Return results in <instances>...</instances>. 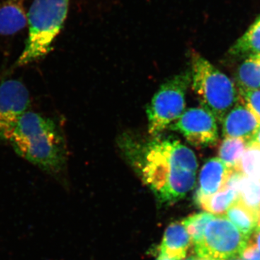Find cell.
<instances>
[{
  "mask_svg": "<svg viewBox=\"0 0 260 260\" xmlns=\"http://www.w3.org/2000/svg\"><path fill=\"white\" fill-rule=\"evenodd\" d=\"M246 150L247 145L244 140L225 138L219 147L218 158L231 169H243L242 157Z\"/></svg>",
  "mask_w": 260,
  "mask_h": 260,
  "instance_id": "cell-17",
  "label": "cell"
},
{
  "mask_svg": "<svg viewBox=\"0 0 260 260\" xmlns=\"http://www.w3.org/2000/svg\"><path fill=\"white\" fill-rule=\"evenodd\" d=\"M169 128L179 132L198 148L213 146L218 140V121L211 112L201 107L184 111Z\"/></svg>",
  "mask_w": 260,
  "mask_h": 260,
  "instance_id": "cell-7",
  "label": "cell"
},
{
  "mask_svg": "<svg viewBox=\"0 0 260 260\" xmlns=\"http://www.w3.org/2000/svg\"><path fill=\"white\" fill-rule=\"evenodd\" d=\"M246 145H247V150H254L260 151V126L257 133H256L255 136Z\"/></svg>",
  "mask_w": 260,
  "mask_h": 260,
  "instance_id": "cell-21",
  "label": "cell"
},
{
  "mask_svg": "<svg viewBox=\"0 0 260 260\" xmlns=\"http://www.w3.org/2000/svg\"><path fill=\"white\" fill-rule=\"evenodd\" d=\"M227 260H242L240 259V257H237V258H234V259H227Z\"/></svg>",
  "mask_w": 260,
  "mask_h": 260,
  "instance_id": "cell-26",
  "label": "cell"
},
{
  "mask_svg": "<svg viewBox=\"0 0 260 260\" xmlns=\"http://www.w3.org/2000/svg\"><path fill=\"white\" fill-rule=\"evenodd\" d=\"M255 232V234H254V237L251 238V239L256 243L258 249H259L260 251V228H256L255 232Z\"/></svg>",
  "mask_w": 260,
  "mask_h": 260,
  "instance_id": "cell-22",
  "label": "cell"
},
{
  "mask_svg": "<svg viewBox=\"0 0 260 260\" xmlns=\"http://www.w3.org/2000/svg\"><path fill=\"white\" fill-rule=\"evenodd\" d=\"M8 142L19 155L47 172H58L64 164L62 135L54 121L37 113H25Z\"/></svg>",
  "mask_w": 260,
  "mask_h": 260,
  "instance_id": "cell-2",
  "label": "cell"
},
{
  "mask_svg": "<svg viewBox=\"0 0 260 260\" xmlns=\"http://www.w3.org/2000/svg\"><path fill=\"white\" fill-rule=\"evenodd\" d=\"M229 53L231 56L245 58L260 54V15L233 44Z\"/></svg>",
  "mask_w": 260,
  "mask_h": 260,
  "instance_id": "cell-16",
  "label": "cell"
},
{
  "mask_svg": "<svg viewBox=\"0 0 260 260\" xmlns=\"http://www.w3.org/2000/svg\"><path fill=\"white\" fill-rule=\"evenodd\" d=\"M239 186H228L225 189L210 196L197 198L196 202L205 211L215 215H223L239 198Z\"/></svg>",
  "mask_w": 260,
  "mask_h": 260,
  "instance_id": "cell-15",
  "label": "cell"
},
{
  "mask_svg": "<svg viewBox=\"0 0 260 260\" xmlns=\"http://www.w3.org/2000/svg\"><path fill=\"white\" fill-rule=\"evenodd\" d=\"M145 184L162 203H175L194 187L198 168L194 152L180 141L155 139L133 156Z\"/></svg>",
  "mask_w": 260,
  "mask_h": 260,
  "instance_id": "cell-1",
  "label": "cell"
},
{
  "mask_svg": "<svg viewBox=\"0 0 260 260\" xmlns=\"http://www.w3.org/2000/svg\"><path fill=\"white\" fill-rule=\"evenodd\" d=\"M70 0H34L28 16V34L19 56L18 66L47 55L60 34L68 17Z\"/></svg>",
  "mask_w": 260,
  "mask_h": 260,
  "instance_id": "cell-3",
  "label": "cell"
},
{
  "mask_svg": "<svg viewBox=\"0 0 260 260\" xmlns=\"http://www.w3.org/2000/svg\"><path fill=\"white\" fill-rule=\"evenodd\" d=\"M242 260H260V251L252 239L249 240L247 246L241 254Z\"/></svg>",
  "mask_w": 260,
  "mask_h": 260,
  "instance_id": "cell-20",
  "label": "cell"
},
{
  "mask_svg": "<svg viewBox=\"0 0 260 260\" xmlns=\"http://www.w3.org/2000/svg\"><path fill=\"white\" fill-rule=\"evenodd\" d=\"M191 244V238L182 223H172L164 234L159 254L182 260L185 259Z\"/></svg>",
  "mask_w": 260,
  "mask_h": 260,
  "instance_id": "cell-11",
  "label": "cell"
},
{
  "mask_svg": "<svg viewBox=\"0 0 260 260\" xmlns=\"http://www.w3.org/2000/svg\"><path fill=\"white\" fill-rule=\"evenodd\" d=\"M28 25L22 0H8L0 6V36L13 35Z\"/></svg>",
  "mask_w": 260,
  "mask_h": 260,
  "instance_id": "cell-12",
  "label": "cell"
},
{
  "mask_svg": "<svg viewBox=\"0 0 260 260\" xmlns=\"http://www.w3.org/2000/svg\"><path fill=\"white\" fill-rule=\"evenodd\" d=\"M221 124L224 138H239L247 144L257 133L260 121L244 104L239 102L225 115Z\"/></svg>",
  "mask_w": 260,
  "mask_h": 260,
  "instance_id": "cell-9",
  "label": "cell"
},
{
  "mask_svg": "<svg viewBox=\"0 0 260 260\" xmlns=\"http://www.w3.org/2000/svg\"><path fill=\"white\" fill-rule=\"evenodd\" d=\"M182 260H201V259H200V257H199V256H190V257L186 258V259H184Z\"/></svg>",
  "mask_w": 260,
  "mask_h": 260,
  "instance_id": "cell-24",
  "label": "cell"
},
{
  "mask_svg": "<svg viewBox=\"0 0 260 260\" xmlns=\"http://www.w3.org/2000/svg\"><path fill=\"white\" fill-rule=\"evenodd\" d=\"M215 216V215L208 212H203L189 215L181 222L189 234L191 244H193L194 247H196L202 242L207 224Z\"/></svg>",
  "mask_w": 260,
  "mask_h": 260,
  "instance_id": "cell-18",
  "label": "cell"
},
{
  "mask_svg": "<svg viewBox=\"0 0 260 260\" xmlns=\"http://www.w3.org/2000/svg\"><path fill=\"white\" fill-rule=\"evenodd\" d=\"M258 215H259V221H258V225L256 228H260V205L259 208V212H258Z\"/></svg>",
  "mask_w": 260,
  "mask_h": 260,
  "instance_id": "cell-25",
  "label": "cell"
},
{
  "mask_svg": "<svg viewBox=\"0 0 260 260\" xmlns=\"http://www.w3.org/2000/svg\"><path fill=\"white\" fill-rule=\"evenodd\" d=\"M190 83V73L186 72L162 84L147 108L149 134L156 136L182 115Z\"/></svg>",
  "mask_w": 260,
  "mask_h": 260,
  "instance_id": "cell-5",
  "label": "cell"
},
{
  "mask_svg": "<svg viewBox=\"0 0 260 260\" xmlns=\"http://www.w3.org/2000/svg\"><path fill=\"white\" fill-rule=\"evenodd\" d=\"M156 260H178L177 259H174V258L168 257L167 256L162 255V254H159L158 258Z\"/></svg>",
  "mask_w": 260,
  "mask_h": 260,
  "instance_id": "cell-23",
  "label": "cell"
},
{
  "mask_svg": "<svg viewBox=\"0 0 260 260\" xmlns=\"http://www.w3.org/2000/svg\"><path fill=\"white\" fill-rule=\"evenodd\" d=\"M239 93L260 90V54L246 57L234 75Z\"/></svg>",
  "mask_w": 260,
  "mask_h": 260,
  "instance_id": "cell-14",
  "label": "cell"
},
{
  "mask_svg": "<svg viewBox=\"0 0 260 260\" xmlns=\"http://www.w3.org/2000/svg\"><path fill=\"white\" fill-rule=\"evenodd\" d=\"M225 215L228 220L246 237H250L255 232L259 221L258 213L246 204L240 194L237 201L228 209Z\"/></svg>",
  "mask_w": 260,
  "mask_h": 260,
  "instance_id": "cell-13",
  "label": "cell"
},
{
  "mask_svg": "<svg viewBox=\"0 0 260 260\" xmlns=\"http://www.w3.org/2000/svg\"><path fill=\"white\" fill-rule=\"evenodd\" d=\"M249 238L239 232L225 216H215L207 224L200 244L194 247L196 255L218 260L240 257Z\"/></svg>",
  "mask_w": 260,
  "mask_h": 260,
  "instance_id": "cell-6",
  "label": "cell"
},
{
  "mask_svg": "<svg viewBox=\"0 0 260 260\" xmlns=\"http://www.w3.org/2000/svg\"><path fill=\"white\" fill-rule=\"evenodd\" d=\"M191 86L201 107L221 124L225 115L240 100L237 86L226 75L198 53L191 56Z\"/></svg>",
  "mask_w": 260,
  "mask_h": 260,
  "instance_id": "cell-4",
  "label": "cell"
},
{
  "mask_svg": "<svg viewBox=\"0 0 260 260\" xmlns=\"http://www.w3.org/2000/svg\"><path fill=\"white\" fill-rule=\"evenodd\" d=\"M232 169L219 158H210L200 173L199 184L195 198L210 196L227 187Z\"/></svg>",
  "mask_w": 260,
  "mask_h": 260,
  "instance_id": "cell-10",
  "label": "cell"
},
{
  "mask_svg": "<svg viewBox=\"0 0 260 260\" xmlns=\"http://www.w3.org/2000/svg\"><path fill=\"white\" fill-rule=\"evenodd\" d=\"M30 104V94L21 82L9 80L0 84V139L8 141Z\"/></svg>",
  "mask_w": 260,
  "mask_h": 260,
  "instance_id": "cell-8",
  "label": "cell"
},
{
  "mask_svg": "<svg viewBox=\"0 0 260 260\" xmlns=\"http://www.w3.org/2000/svg\"><path fill=\"white\" fill-rule=\"evenodd\" d=\"M239 102L244 104L260 121V90H248L239 93Z\"/></svg>",
  "mask_w": 260,
  "mask_h": 260,
  "instance_id": "cell-19",
  "label": "cell"
}]
</instances>
